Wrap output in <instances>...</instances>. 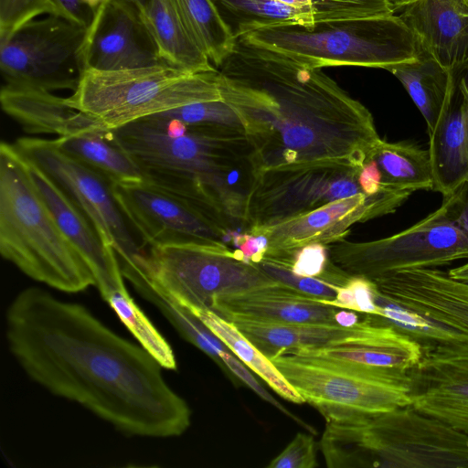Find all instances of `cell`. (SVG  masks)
<instances>
[{
    "mask_svg": "<svg viewBox=\"0 0 468 468\" xmlns=\"http://www.w3.org/2000/svg\"><path fill=\"white\" fill-rule=\"evenodd\" d=\"M5 331L10 352L32 380L118 431L170 438L190 426L187 403L166 383L156 359L83 305L28 287L8 305Z\"/></svg>",
    "mask_w": 468,
    "mask_h": 468,
    "instance_id": "6da1fadb",
    "label": "cell"
},
{
    "mask_svg": "<svg viewBox=\"0 0 468 468\" xmlns=\"http://www.w3.org/2000/svg\"><path fill=\"white\" fill-rule=\"evenodd\" d=\"M251 147L256 176L361 169L381 141L370 112L321 69L239 39L217 68Z\"/></svg>",
    "mask_w": 468,
    "mask_h": 468,
    "instance_id": "7a4b0ae2",
    "label": "cell"
},
{
    "mask_svg": "<svg viewBox=\"0 0 468 468\" xmlns=\"http://www.w3.org/2000/svg\"><path fill=\"white\" fill-rule=\"evenodd\" d=\"M109 131L138 165L145 182L212 221L243 217L255 170L240 127L186 125L148 116Z\"/></svg>",
    "mask_w": 468,
    "mask_h": 468,
    "instance_id": "3957f363",
    "label": "cell"
},
{
    "mask_svg": "<svg viewBox=\"0 0 468 468\" xmlns=\"http://www.w3.org/2000/svg\"><path fill=\"white\" fill-rule=\"evenodd\" d=\"M325 422L319 448L329 468H468V434L411 405Z\"/></svg>",
    "mask_w": 468,
    "mask_h": 468,
    "instance_id": "277c9868",
    "label": "cell"
},
{
    "mask_svg": "<svg viewBox=\"0 0 468 468\" xmlns=\"http://www.w3.org/2000/svg\"><path fill=\"white\" fill-rule=\"evenodd\" d=\"M0 252L29 278L75 293L95 286L82 256L58 228L13 144L0 145Z\"/></svg>",
    "mask_w": 468,
    "mask_h": 468,
    "instance_id": "5b68a950",
    "label": "cell"
},
{
    "mask_svg": "<svg viewBox=\"0 0 468 468\" xmlns=\"http://www.w3.org/2000/svg\"><path fill=\"white\" fill-rule=\"evenodd\" d=\"M238 39L314 69L355 66L388 70L420 55L414 34L396 13L312 26L268 27Z\"/></svg>",
    "mask_w": 468,
    "mask_h": 468,
    "instance_id": "8992f818",
    "label": "cell"
},
{
    "mask_svg": "<svg viewBox=\"0 0 468 468\" xmlns=\"http://www.w3.org/2000/svg\"><path fill=\"white\" fill-rule=\"evenodd\" d=\"M223 99L218 70L189 72L169 64L125 70L85 69L67 103L113 130L187 104Z\"/></svg>",
    "mask_w": 468,
    "mask_h": 468,
    "instance_id": "52a82bcc",
    "label": "cell"
},
{
    "mask_svg": "<svg viewBox=\"0 0 468 468\" xmlns=\"http://www.w3.org/2000/svg\"><path fill=\"white\" fill-rule=\"evenodd\" d=\"M461 191L444 197L441 206L394 235L365 242L331 243L329 261L348 276L374 280L415 268H437L468 259V203Z\"/></svg>",
    "mask_w": 468,
    "mask_h": 468,
    "instance_id": "ba28073f",
    "label": "cell"
},
{
    "mask_svg": "<svg viewBox=\"0 0 468 468\" xmlns=\"http://www.w3.org/2000/svg\"><path fill=\"white\" fill-rule=\"evenodd\" d=\"M152 285L187 309H210L217 296L276 282L255 263L237 259L217 241H178L150 246L134 262Z\"/></svg>",
    "mask_w": 468,
    "mask_h": 468,
    "instance_id": "9c48e42d",
    "label": "cell"
},
{
    "mask_svg": "<svg viewBox=\"0 0 468 468\" xmlns=\"http://www.w3.org/2000/svg\"><path fill=\"white\" fill-rule=\"evenodd\" d=\"M271 359L325 420L378 414L412 403L409 371L362 374L288 354Z\"/></svg>",
    "mask_w": 468,
    "mask_h": 468,
    "instance_id": "30bf717a",
    "label": "cell"
},
{
    "mask_svg": "<svg viewBox=\"0 0 468 468\" xmlns=\"http://www.w3.org/2000/svg\"><path fill=\"white\" fill-rule=\"evenodd\" d=\"M87 29L48 15L1 37L0 69L5 85L74 91L85 70L82 49Z\"/></svg>",
    "mask_w": 468,
    "mask_h": 468,
    "instance_id": "8fae6325",
    "label": "cell"
},
{
    "mask_svg": "<svg viewBox=\"0 0 468 468\" xmlns=\"http://www.w3.org/2000/svg\"><path fill=\"white\" fill-rule=\"evenodd\" d=\"M13 144L85 214L104 244L114 250L120 264L133 262L144 251L133 237L106 178L62 152L54 139L22 137Z\"/></svg>",
    "mask_w": 468,
    "mask_h": 468,
    "instance_id": "7c38bea8",
    "label": "cell"
},
{
    "mask_svg": "<svg viewBox=\"0 0 468 468\" xmlns=\"http://www.w3.org/2000/svg\"><path fill=\"white\" fill-rule=\"evenodd\" d=\"M359 171L352 167H317L259 174L248 198L246 233L254 235L332 201L361 193Z\"/></svg>",
    "mask_w": 468,
    "mask_h": 468,
    "instance_id": "4fadbf2b",
    "label": "cell"
},
{
    "mask_svg": "<svg viewBox=\"0 0 468 468\" xmlns=\"http://www.w3.org/2000/svg\"><path fill=\"white\" fill-rule=\"evenodd\" d=\"M411 194L394 189L373 196L361 192L261 229L254 235H265L269 239L262 259L291 268L294 253L302 247L310 243L326 245L342 239L354 223L395 211Z\"/></svg>",
    "mask_w": 468,
    "mask_h": 468,
    "instance_id": "5bb4252c",
    "label": "cell"
},
{
    "mask_svg": "<svg viewBox=\"0 0 468 468\" xmlns=\"http://www.w3.org/2000/svg\"><path fill=\"white\" fill-rule=\"evenodd\" d=\"M117 204L143 246L178 241L222 242L228 231L181 198L144 180L112 184Z\"/></svg>",
    "mask_w": 468,
    "mask_h": 468,
    "instance_id": "9a60e30c",
    "label": "cell"
},
{
    "mask_svg": "<svg viewBox=\"0 0 468 468\" xmlns=\"http://www.w3.org/2000/svg\"><path fill=\"white\" fill-rule=\"evenodd\" d=\"M85 69L115 71L167 64L140 12L122 0H103L87 29Z\"/></svg>",
    "mask_w": 468,
    "mask_h": 468,
    "instance_id": "2e32d148",
    "label": "cell"
},
{
    "mask_svg": "<svg viewBox=\"0 0 468 468\" xmlns=\"http://www.w3.org/2000/svg\"><path fill=\"white\" fill-rule=\"evenodd\" d=\"M409 375L411 406L468 434V341L423 347Z\"/></svg>",
    "mask_w": 468,
    "mask_h": 468,
    "instance_id": "e0dca14e",
    "label": "cell"
},
{
    "mask_svg": "<svg viewBox=\"0 0 468 468\" xmlns=\"http://www.w3.org/2000/svg\"><path fill=\"white\" fill-rule=\"evenodd\" d=\"M388 299L422 316L468 334V284L438 268H415L372 280Z\"/></svg>",
    "mask_w": 468,
    "mask_h": 468,
    "instance_id": "ac0fdd59",
    "label": "cell"
},
{
    "mask_svg": "<svg viewBox=\"0 0 468 468\" xmlns=\"http://www.w3.org/2000/svg\"><path fill=\"white\" fill-rule=\"evenodd\" d=\"M25 158V157H24ZM30 177L58 228L89 265L102 299L128 294L114 250L104 244L95 227L61 188L25 158Z\"/></svg>",
    "mask_w": 468,
    "mask_h": 468,
    "instance_id": "d6986e66",
    "label": "cell"
},
{
    "mask_svg": "<svg viewBox=\"0 0 468 468\" xmlns=\"http://www.w3.org/2000/svg\"><path fill=\"white\" fill-rule=\"evenodd\" d=\"M319 299L276 282L217 296L210 310L229 322L337 324L338 308Z\"/></svg>",
    "mask_w": 468,
    "mask_h": 468,
    "instance_id": "ffe728a7",
    "label": "cell"
},
{
    "mask_svg": "<svg viewBox=\"0 0 468 468\" xmlns=\"http://www.w3.org/2000/svg\"><path fill=\"white\" fill-rule=\"evenodd\" d=\"M283 354L356 373L385 374L410 371L420 361L423 347L410 336L383 324L378 333L365 338L322 347L296 348Z\"/></svg>",
    "mask_w": 468,
    "mask_h": 468,
    "instance_id": "44dd1931",
    "label": "cell"
},
{
    "mask_svg": "<svg viewBox=\"0 0 468 468\" xmlns=\"http://www.w3.org/2000/svg\"><path fill=\"white\" fill-rule=\"evenodd\" d=\"M399 16L420 52L456 74L468 61V0H413Z\"/></svg>",
    "mask_w": 468,
    "mask_h": 468,
    "instance_id": "7402d4cb",
    "label": "cell"
},
{
    "mask_svg": "<svg viewBox=\"0 0 468 468\" xmlns=\"http://www.w3.org/2000/svg\"><path fill=\"white\" fill-rule=\"evenodd\" d=\"M462 99L446 107L429 133L433 189L443 197L468 184V83H459Z\"/></svg>",
    "mask_w": 468,
    "mask_h": 468,
    "instance_id": "603a6c76",
    "label": "cell"
},
{
    "mask_svg": "<svg viewBox=\"0 0 468 468\" xmlns=\"http://www.w3.org/2000/svg\"><path fill=\"white\" fill-rule=\"evenodd\" d=\"M0 101L3 111L30 134L61 137L103 128L90 116L69 106L66 98L51 91L5 85Z\"/></svg>",
    "mask_w": 468,
    "mask_h": 468,
    "instance_id": "cb8c5ba5",
    "label": "cell"
},
{
    "mask_svg": "<svg viewBox=\"0 0 468 468\" xmlns=\"http://www.w3.org/2000/svg\"><path fill=\"white\" fill-rule=\"evenodd\" d=\"M231 323L269 358L296 348L322 347L365 338L383 326L369 314L350 327L324 324Z\"/></svg>",
    "mask_w": 468,
    "mask_h": 468,
    "instance_id": "d4e9b609",
    "label": "cell"
},
{
    "mask_svg": "<svg viewBox=\"0 0 468 468\" xmlns=\"http://www.w3.org/2000/svg\"><path fill=\"white\" fill-rule=\"evenodd\" d=\"M122 273L142 297L156 306L183 338L203 351L233 378L246 386L255 383L256 378L249 368L195 314L155 288L136 270L124 268Z\"/></svg>",
    "mask_w": 468,
    "mask_h": 468,
    "instance_id": "484cf974",
    "label": "cell"
},
{
    "mask_svg": "<svg viewBox=\"0 0 468 468\" xmlns=\"http://www.w3.org/2000/svg\"><path fill=\"white\" fill-rule=\"evenodd\" d=\"M388 71L402 84L421 113L428 133H431L454 100L455 73L421 52L418 59L394 66Z\"/></svg>",
    "mask_w": 468,
    "mask_h": 468,
    "instance_id": "4316f807",
    "label": "cell"
},
{
    "mask_svg": "<svg viewBox=\"0 0 468 468\" xmlns=\"http://www.w3.org/2000/svg\"><path fill=\"white\" fill-rule=\"evenodd\" d=\"M144 19L167 64L189 72L217 69L189 35L174 0H150Z\"/></svg>",
    "mask_w": 468,
    "mask_h": 468,
    "instance_id": "83f0119b",
    "label": "cell"
},
{
    "mask_svg": "<svg viewBox=\"0 0 468 468\" xmlns=\"http://www.w3.org/2000/svg\"><path fill=\"white\" fill-rule=\"evenodd\" d=\"M54 140L62 152L95 171L111 184L144 180L138 165L112 139L109 130H89Z\"/></svg>",
    "mask_w": 468,
    "mask_h": 468,
    "instance_id": "f1b7e54d",
    "label": "cell"
},
{
    "mask_svg": "<svg viewBox=\"0 0 468 468\" xmlns=\"http://www.w3.org/2000/svg\"><path fill=\"white\" fill-rule=\"evenodd\" d=\"M195 314L234 355L257 374L280 397L295 404L305 403L271 358L251 343L237 326L210 309H188Z\"/></svg>",
    "mask_w": 468,
    "mask_h": 468,
    "instance_id": "f546056e",
    "label": "cell"
},
{
    "mask_svg": "<svg viewBox=\"0 0 468 468\" xmlns=\"http://www.w3.org/2000/svg\"><path fill=\"white\" fill-rule=\"evenodd\" d=\"M210 1L236 40L263 27L292 24L312 26L316 23L309 11L277 0Z\"/></svg>",
    "mask_w": 468,
    "mask_h": 468,
    "instance_id": "4dcf8cb0",
    "label": "cell"
},
{
    "mask_svg": "<svg viewBox=\"0 0 468 468\" xmlns=\"http://www.w3.org/2000/svg\"><path fill=\"white\" fill-rule=\"evenodd\" d=\"M370 158L376 161L383 183L389 188L410 193L433 189L428 150L411 143L381 140Z\"/></svg>",
    "mask_w": 468,
    "mask_h": 468,
    "instance_id": "1f68e13d",
    "label": "cell"
},
{
    "mask_svg": "<svg viewBox=\"0 0 468 468\" xmlns=\"http://www.w3.org/2000/svg\"><path fill=\"white\" fill-rule=\"evenodd\" d=\"M195 43L217 69L232 52L236 39L210 0H174Z\"/></svg>",
    "mask_w": 468,
    "mask_h": 468,
    "instance_id": "d6a6232c",
    "label": "cell"
},
{
    "mask_svg": "<svg viewBox=\"0 0 468 468\" xmlns=\"http://www.w3.org/2000/svg\"><path fill=\"white\" fill-rule=\"evenodd\" d=\"M378 315L370 314L381 324L392 326L419 342L422 347L438 344L468 341V334L439 324L409 310L378 292Z\"/></svg>",
    "mask_w": 468,
    "mask_h": 468,
    "instance_id": "836d02e7",
    "label": "cell"
},
{
    "mask_svg": "<svg viewBox=\"0 0 468 468\" xmlns=\"http://www.w3.org/2000/svg\"><path fill=\"white\" fill-rule=\"evenodd\" d=\"M107 303L136 338L139 345L149 352L163 368L170 370L176 368V359L172 347L130 294H117Z\"/></svg>",
    "mask_w": 468,
    "mask_h": 468,
    "instance_id": "e575fe53",
    "label": "cell"
},
{
    "mask_svg": "<svg viewBox=\"0 0 468 468\" xmlns=\"http://www.w3.org/2000/svg\"><path fill=\"white\" fill-rule=\"evenodd\" d=\"M309 11L316 23L395 14L392 0H277Z\"/></svg>",
    "mask_w": 468,
    "mask_h": 468,
    "instance_id": "d590c367",
    "label": "cell"
},
{
    "mask_svg": "<svg viewBox=\"0 0 468 468\" xmlns=\"http://www.w3.org/2000/svg\"><path fill=\"white\" fill-rule=\"evenodd\" d=\"M255 264L272 280L320 299H333L350 277L330 261L325 272L319 277L297 275L290 267L266 259Z\"/></svg>",
    "mask_w": 468,
    "mask_h": 468,
    "instance_id": "8d00e7d4",
    "label": "cell"
},
{
    "mask_svg": "<svg viewBox=\"0 0 468 468\" xmlns=\"http://www.w3.org/2000/svg\"><path fill=\"white\" fill-rule=\"evenodd\" d=\"M151 116L178 121L186 125H219L241 128L235 112L224 99L195 102Z\"/></svg>",
    "mask_w": 468,
    "mask_h": 468,
    "instance_id": "74e56055",
    "label": "cell"
},
{
    "mask_svg": "<svg viewBox=\"0 0 468 468\" xmlns=\"http://www.w3.org/2000/svg\"><path fill=\"white\" fill-rule=\"evenodd\" d=\"M378 292V287L372 280L363 276H350L338 288L333 299H319V302L338 309L378 315L380 307L376 303Z\"/></svg>",
    "mask_w": 468,
    "mask_h": 468,
    "instance_id": "f35d334b",
    "label": "cell"
},
{
    "mask_svg": "<svg viewBox=\"0 0 468 468\" xmlns=\"http://www.w3.org/2000/svg\"><path fill=\"white\" fill-rule=\"evenodd\" d=\"M48 13V0H0V37Z\"/></svg>",
    "mask_w": 468,
    "mask_h": 468,
    "instance_id": "ab89813d",
    "label": "cell"
},
{
    "mask_svg": "<svg viewBox=\"0 0 468 468\" xmlns=\"http://www.w3.org/2000/svg\"><path fill=\"white\" fill-rule=\"evenodd\" d=\"M316 444L312 435L298 432L287 447L267 465L268 468L317 467Z\"/></svg>",
    "mask_w": 468,
    "mask_h": 468,
    "instance_id": "60d3db41",
    "label": "cell"
},
{
    "mask_svg": "<svg viewBox=\"0 0 468 468\" xmlns=\"http://www.w3.org/2000/svg\"><path fill=\"white\" fill-rule=\"evenodd\" d=\"M327 251L324 244H307L294 253L291 270L301 276H322L329 265Z\"/></svg>",
    "mask_w": 468,
    "mask_h": 468,
    "instance_id": "b9f144b4",
    "label": "cell"
},
{
    "mask_svg": "<svg viewBox=\"0 0 468 468\" xmlns=\"http://www.w3.org/2000/svg\"><path fill=\"white\" fill-rule=\"evenodd\" d=\"M103 0H48V15L89 27Z\"/></svg>",
    "mask_w": 468,
    "mask_h": 468,
    "instance_id": "7bdbcfd3",
    "label": "cell"
},
{
    "mask_svg": "<svg viewBox=\"0 0 468 468\" xmlns=\"http://www.w3.org/2000/svg\"><path fill=\"white\" fill-rule=\"evenodd\" d=\"M357 180L362 192L367 196H373L386 189H393L384 185L381 172L373 158L363 165Z\"/></svg>",
    "mask_w": 468,
    "mask_h": 468,
    "instance_id": "ee69618b",
    "label": "cell"
},
{
    "mask_svg": "<svg viewBox=\"0 0 468 468\" xmlns=\"http://www.w3.org/2000/svg\"><path fill=\"white\" fill-rule=\"evenodd\" d=\"M335 321L338 325L350 327L359 322V317L355 311L340 309L335 314Z\"/></svg>",
    "mask_w": 468,
    "mask_h": 468,
    "instance_id": "f6af8a7d",
    "label": "cell"
},
{
    "mask_svg": "<svg viewBox=\"0 0 468 468\" xmlns=\"http://www.w3.org/2000/svg\"><path fill=\"white\" fill-rule=\"evenodd\" d=\"M447 273L451 278L468 284V262L450 269Z\"/></svg>",
    "mask_w": 468,
    "mask_h": 468,
    "instance_id": "bcb514c9",
    "label": "cell"
},
{
    "mask_svg": "<svg viewBox=\"0 0 468 468\" xmlns=\"http://www.w3.org/2000/svg\"><path fill=\"white\" fill-rule=\"evenodd\" d=\"M137 9L144 17L150 0H122Z\"/></svg>",
    "mask_w": 468,
    "mask_h": 468,
    "instance_id": "7dc6e473",
    "label": "cell"
},
{
    "mask_svg": "<svg viewBox=\"0 0 468 468\" xmlns=\"http://www.w3.org/2000/svg\"><path fill=\"white\" fill-rule=\"evenodd\" d=\"M411 1L413 0H392L397 11L400 10L404 5Z\"/></svg>",
    "mask_w": 468,
    "mask_h": 468,
    "instance_id": "c3c4849f",
    "label": "cell"
},
{
    "mask_svg": "<svg viewBox=\"0 0 468 468\" xmlns=\"http://www.w3.org/2000/svg\"><path fill=\"white\" fill-rule=\"evenodd\" d=\"M464 69H466V70H467V72H468V61H467V63L465 64Z\"/></svg>",
    "mask_w": 468,
    "mask_h": 468,
    "instance_id": "681fc988",
    "label": "cell"
}]
</instances>
